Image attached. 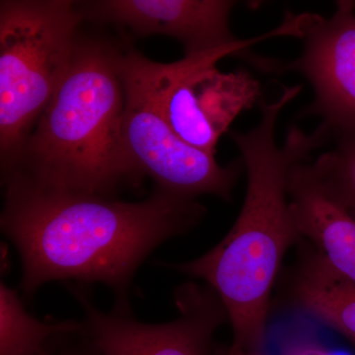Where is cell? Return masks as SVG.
Masks as SVG:
<instances>
[{"mask_svg": "<svg viewBox=\"0 0 355 355\" xmlns=\"http://www.w3.org/2000/svg\"><path fill=\"white\" fill-rule=\"evenodd\" d=\"M6 184L0 225L20 254L26 295L50 282H97L125 308L133 277L147 257L190 232L207 214L197 200L158 189L142 202H128L15 179Z\"/></svg>", "mask_w": 355, "mask_h": 355, "instance_id": "cell-1", "label": "cell"}, {"mask_svg": "<svg viewBox=\"0 0 355 355\" xmlns=\"http://www.w3.org/2000/svg\"><path fill=\"white\" fill-rule=\"evenodd\" d=\"M301 89L287 87L275 102L261 101L258 125L246 132H229L241 153L247 190L227 235L195 260L159 263L202 280L216 292L232 326L233 352L261 355L273 286L287 252L302 241L289 205L287 178L292 166L307 160L331 132L323 123L309 135L292 125L284 146L277 144V119Z\"/></svg>", "mask_w": 355, "mask_h": 355, "instance_id": "cell-2", "label": "cell"}, {"mask_svg": "<svg viewBox=\"0 0 355 355\" xmlns=\"http://www.w3.org/2000/svg\"><path fill=\"white\" fill-rule=\"evenodd\" d=\"M121 51L79 38L69 71L4 173L46 190L114 198L142 177L123 139L125 89Z\"/></svg>", "mask_w": 355, "mask_h": 355, "instance_id": "cell-3", "label": "cell"}, {"mask_svg": "<svg viewBox=\"0 0 355 355\" xmlns=\"http://www.w3.org/2000/svg\"><path fill=\"white\" fill-rule=\"evenodd\" d=\"M84 19L71 0L0 2V156L6 172L69 71Z\"/></svg>", "mask_w": 355, "mask_h": 355, "instance_id": "cell-4", "label": "cell"}, {"mask_svg": "<svg viewBox=\"0 0 355 355\" xmlns=\"http://www.w3.org/2000/svg\"><path fill=\"white\" fill-rule=\"evenodd\" d=\"M263 38L184 55L172 64L153 62L135 51L121 53V62L146 88L178 137L214 156L222 135L259 101L261 93L260 83L246 70L222 72L216 65L222 58L234 55L256 67L261 57L250 48Z\"/></svg>", "mask_w": 355, "mask_h": 355, "instance_id": "cell-5", "label": "cell"}, {"mask_svg": "<svg viewBox=\"0 0 355 355\" xmlns=\"http://www.w3.org/2000/svg\"><path fill=\"white\" fill-rule=\"evenodd\" d=\"M120 65L125 89L123 144L140 176L151 178L155 189L177 197L197 200L214 195L230 202L245 170L242 159L222 166L214 155L179 139L144 85L123 65L121 55Z\"/></svg>", "mask_w": 355, "mask_h": 355, "instance_id": "cell-6", "label": "cell"}, {"mask_svg": "<svg viewBox=\"0 0 355 355\" xmlns=\"http://www.w3.org/2000/svg\"><path fill=\"white\" fill-rule=\"evenodd\" d=\"M71 289L85 312L83 331L92 355H212L214 336L229 322L216 292L193 282L175 291L179 316L163 324L141 323L125 308L103 312L80 288Z\"/></svg>", "mask_w": 355, "mask_h": 355, "instance_id": "cell-7", "label": "cell"}, {"mask_svg": "<svg viewBox=\"0 0 355 355\" xmlns=\"http://www.w3.org/2000/svg\"><path fill=\"white\" fill-rule=\"evenodd\" d=\"M304 49L293 62H280L279 73L302 74L314 101L301 116H319L338 135L355 132V1H336L331 18L304 13Z\"/></svg>", "mask_w": 355, "mask_h": 355, "instance_id": "cell-8", "label": "cell"}, {"mask_svg": "<svg viewBox=\"0 0 355 355\" xmlns=\"http://www.w3.org/2000/svg\"><path fill=\"white\" fill-rule=\"evenodd\" d=\"M84 19L127 27L137 37L162 35L198 55L252 40H239L229 26L235 1L229 0H99L78 2Z\"/></svg>", "mask_w": 355, "mask_h": 355, "instance_id": "cell-9", "label": "cell"}, {"mask_svg": "<svg viewBox=\"0 0 355 355\" xmlns=\"http://www.w3.org/2000/svg\"><path fill=\"white\" fill-rule=\"evenodd\" d=\"M287 196L302 241L327 266L355 284V219L324 191L312 163L292 166Z\"/></svg>", "mask_w": 355, "mask_h": 355, "instance_id": "cell-10", "label": "cell"}, {"mask_svg": "<svg viewBox=\"0 0 355 355\" xmlns=\"http://www.w3.org/2000/svg\"><path fill=\"white\" fill-rule=\"evenodd\" d=\"M301 250L288 279L289 304L355 345V284L336 275L308 245Z\"/></svg>", "mask_w": 355, "mask_h": 355, "instance_id": "cell-11", "label": "cell"}, {"mask_svg": "<svg viewBox=\"0 0 355 355\" xmlns=\"http://www.w3.org/2000/svg\"><path fill=\"white\" fill-rule=\"evenodd\" d=\"M76 321L41 322L26 311L17 292L0 284V355H39L53 336L83 331Z\"/></svg>", "mask_w": 355, "mask_h": 355, "instance_id": "cell-12", "label": "cell"}, {"mask_svg": "<svg viewBox=\"0 0 355 355\" xmlns=\"http://www.w3.org/2000/svg\"><path fill=\"white\" fill-rule=\"evenodd\" d=\"M312 165L327 193L355 219V132L340 135Z\"/></svg>", "mask_w": 355, "mask_h": 355, "instance_id": "cell-13", "label": "cell"}, {"mask_svg": "<svg viewBox=\"0 0 355 355\" xmlns=\"http://www.w3.org/2000/svg\"><path fill=\"white\" fill-rule=\"evenodd\" d=\"M286 355H331L321 345L312 342L294 343L286 350Z\"/></svg>", "mask_w": 355, "mask_h": 355, "instance_id": "cell-14", "label": "cell"}, {"mask_svg": "<svg viewBox=\"0 0 355 355\" xmlns=\"http://www.w3.org/2000/svg\"><path fill=\"white\" fill-rule=\"evenodd\" d=\"M60 355H92L90 352H77V350H69V352H62V354Z\"/></svg>", "mask_w": 355, "mask_h": 355, "instance_id": "cell-15", "label": "cell"}, {"mask_svg": "<svg viewBox=\"0 0 355 355\" xmlns=\"http://www.w3.org/2000/svg\"><path fill=\"white\" fill-rule=\"evenodd\" d=\"M39 355H51L50 352H49L48 349L46 350V352H42V354H40Z\"/></svg>", "mask_w": 355, "mask_h": 355, "instance_id": "cell-16", "label": "cell"}]
</instances>
